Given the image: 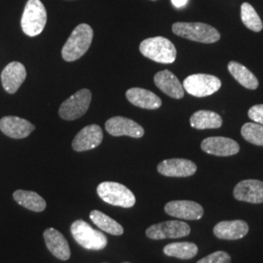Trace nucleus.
I'll return each instance as SVG.
<instances>
[{"label":"nucleus","mask_w":263,"mask_h":263,"mask_svg":"<svg viewBox=\"0 0 263 263\" xmlns=\"http://www.w3.org/2000/svg\"><path fill=\"white\" fill-rule=\"evenodd\" d=\"M228 70L230 74L233 76L240 84L244 86L245 88L250 90L257 89L258 87L257 78L246 66L237 62H230L228 64Z\"/></svg>","instance_id":"obj_24"},{"label":"nucleus","mask_w":263,"mask_h":263,"mask_svg":"<svg viewBox=\"0 0 263 263\" xmlns=\"http://www.w3.org/2000/svg\"><path fill=\"white\" fill-rule=\"evenodd\" d=\"M27 78V70L23 64L12 62L5 66L1 73V82L4 90L9 94H15Z\"/></svg>","instance_id":"obj_16"},{"label":"nucleus","mask_w":263,"mask_h":263,"mask_svg":"<svg viewBox=\"0 0 263 263\" xmlns=\"http://www.w3.org/2000/svg\"><path fill=\"white\" fill-rule=\"evenodd\" d=\"M33 124L16 116H5L0 119V130L12 139H25L34 131Z\"/></svg>","instance_id":"obj_17"},{"label":"nucleus","mask_w":263,"mask_h":263,"mask_svg":"<svg viewBox=\"0 0 263 263\" xmlns=\"http://www.w3.org/2000/svg\"><path fill=\"white\" fill-rule=\"evenodd\" d=\"M163 252L168 256L180 259H191L198 254V247L190 242L171 243L164 248Z\"/></svg>","instance_id":"obj_26"},{"label":"nucleus","mask_w":263,"mask_h":263,"mask_svg":"<svg viewBox=\"0 0 263 263\" xmlns=\"http://www.w3.org/2000/svg\"><path fill=\"white\" fill-rule=\"evenodd\" d=\"M97 192L107 204L122 208H132L136 204V197L129 188L121 183L104 181L98 185Z\"/></svg>","instance_id":"obj_5"},{"label":"nucleus","mask_w":263,"mask_h":263,"mask_svg":"<svg viewBox=\"0 0 263 263\" xmlns=\"http://www.w3.org/2000/svg\"><path fill=\"white\" fill-rule=\"evenodd\" d=\"M45 244L51 254L61 260H67L70 257V249L65 236L54 228H48L44 233Z\"/></svg>","instance_id":"obj_20"},{"label":"nucleus","mask_w":263,"mask_h":263,"mask_svg":"<svg viewBox=\"0 0 263 263\" xmlns=\"http://www.w3.org/2000/svg\"><path fill=\"white\" fill-rule=\"evenodd\" d=\"M70 231L76 242L87 250L100 251L107 245V238L104 233L96 230L82 219L74 221Z\"/></svg>","instance_id":"obj_6"},{"label":"nucleus","mask_w":263,"mask_h":263,"mask_svg":"<svg viewBox=\"0 0 263 263\" xmlns=\"http://www.w3.org/2000/svg\"><path fill=\"white\" fill-rule=\"evenodd\" d=\"M248 232V223L241 219L220 221L214 227V234L221 240H239Z\"/></svg>","instance_id":"obj_19"},{"label":"nucleus","mask_w":263,"mask_h":263,"mask_svg":"<svg viewBox=\"0 0 263 263\" xmlns=\"http://www.w3.org/2000/svg\"><path fill=\"white\" fill-rule=\"evenodd\" d=\"M188 0H172V3L174 4V6H176L177 8H181L183 6L186 5Z\"/></svg>","instance_id":"obj_31"},{"label":"nucleus","mask_w":263,"mask_h":263,"mask_svg":"<svg viewBox=\"0 0 263 263\" xmlns=\"http://www.w3.org/2000/svg\"><path fill=\"white\" fill-rule=\"evenodd\" d=\"M245 140L255 145L263 146V125L258 123H246L241 129Z\"/></svg>","instance_id":"obj_28"},{"label":"nucleus","mask_w":263,"mask_h":263,"mask_svg":"<svg viewBox=\"0 0 263 263\" xmlns=\"http://www.w3.org/2000/svg\"><path fill=\"white\" fill-rule=\"evenodd\" d=\"M190 125L198 130L217 129L222 125V118L214 111L199 110L190 117Z\"/></svg>","instance_id":"obj_22"},{"label":"nucleus","mask_w":263,"mask_h":263,"mask_svg":"<svg viewBox=\"0 0 263 263\" xmlns=\"http://www.w3.org/2000/svg\"><path fill=\"white\" fill-rule=\"evenodd\" d=\"M13 197L19 205L30 211L39 213L46 209V201L33 191L17 190L14 192Z\"/></svg>","instance_id":"obj_23"},{"label":"nucleus","mask_w":263,"mask_h":263,"mask_svg":"<svg viewBox=\"0 0 263 263\" xmlns=\"http://www.w3.org/2000/svg\"><path fill=\"white\" fill-rule=\"evenodd\" d=\"M238 201L261 204L263 203V181L257 179H246L240 181L233 191Z\"/></svg>","instance_id":"obj_15"},{"label":"nucleus","mask_w":263,"mask_h":263,"mask_svg":"<svg viewBox=\"0 0 263 263\" xmlns=\"http://www.w3.org/2000/svg\"><path fill=\"white\" fill-rule=\"evenodd\" d=\"M94 36L93 28L87 24L77 26L62 50V56L66 62H74L86 54Z\"/></svg>","instance_id":"obj_1"},{"label":"nucleus","mask_w":263,"mask_h":263,"mask_svg":"<svg viewBox=\"0 0 263 263\" xmlns=\"http://www.w3.org/2000/svg\"><path fill=\"white\" fill-rule=\"evenodd\" d=\"M190 226L183 221L169 220L154 224L146 229L145 234L152 240H163L167 238H182L190 234Z\"/></svg>","instance_id":"obj_9"},{"label":"nucleus","mask_w":263,"mask_h":263,"mask_svg":"<svg viewBox=\"0 0 263 263\" xmlns=\"http://www.w3.org/2000/svg\"><path fill=\"white\" fill-rule=\"evenodd\" d=\"M182 86L188 94L203 98L217 92L221 87V81L216 76L198 73L186 77Z\"/></svg>","instance_id":"obj_8"},{"label":"nucleus","mask_w":263,"mask_h":263,"mask_svg":"<svg viewBox=\"0 0 263 263\" xmlns=\"http://www.w3.org/2000/svg\"><path fill=\"white\" fill-rule=\"evenodd\" d=\"M241 19L245 26L253 31L259 32L262 29V22L260 20V17L250 3L245 2L242 4Z\"/></svg>","instance_id":"obj_27"},{"label":"nucleus","mask_w":263,"mask_h":263,"mask_svg":"<svg viewBox=\"0 0 263 263\" xmlns=\"http://www.w3.org/2000/svg\"><path fill=\"white\" fill-rule=\"evenodd\" d=\"M250 119L263 125V104H255L252 106L248 112Z\"/></svg>","instance_id":"obj_30"},{"label":"nucleus","mask_w":263,"mask_h":263,"mask_svg":"<svg viewBox=\"0 0 263 263\" xmlns=\"http://www.w3.org/2000/svg\"><path fill=\"white\" fill-rule=\"evenodd\" d=\"M105 130L113 137L128 136L135 139H140L144 135V130L140 124L122 116L109 118L105 122Z\"/></svg>","instance_id":"obj_10"},{"label":"nucleus","mask_w":263,"mask_h":263,"mask_svg":"<svg viewBox=\"0 0 263 263\" xmlns=\"http://www.w3.org/2000/svg\"><path fill=\"white\" fill-rule=\"evenodd\" d=\"M47 23V12L40 0H28L24 10L21 26L30 37L40 34Z\"/></svg>","instance_id":"obj_3"},{"label":"nucleus","mask_w":263,"mask_h":263,"mask_svg":"<svg viewBox=\"0 0 263 263\" xmlns=\"http://www.w3.org/2000/svg\"><path fill=\"white\" fill-rule=\"evenodd\" d=\"M92 101V93L88 89H82L66 100L59 109L60 116L67 120H76L87 112Z\"/></svg>","instance_id":"obj_7"},{"label":"nucleus","mask_w":263,"mask_h":263,"mask_svg":"<svg viewBox=\"0 0 263 263\" xmlns=\"http://www.w3.org/2000/svg\"><path fill=\"white\" fill-rule=\"evenodd\" d=\"M90 219L104 232H107L109 234L115 236L122 235L124 233V229L121 224H119L113 218L106 216L105 214L98 210L91 212Z\"/></svg>","instance_id":"obj_25"},{"label":"nucleus","mask_w":263,"mask_h":263,"mask_svg":"<svg viewBox=\"0 0 263 263\" xmlns=\"http://www.w3.org/2000/svg\"><path fill=\"white\" fill-rule=\"evenodd\" d=\"M104 139L103 130L99 125H89L79 132L72 141V148L77 152L91 151L98 147Z\"/></svg>","instance_id":"obj_13"},{"label":"nucleus","mask_w":263,"mask_h":263,"mask_svg":"<svg viewBox=\"0 0 263 263\" xmlns=\"http://www.w3.org/2000/svg\"><path fill=\"white\" fill-rule=\"evenodd\" d=\"M140 51L143 56L160 64H172L177 58L175 45L169 39L162 36L143 40L140 45Z\"/></svg>","instance_id":"obj_2"},{"label":"nucleus","mask_w":263,"mask_h":263,"mask_svg":"<svg viewBox=\"0 0 263 263\" xmlns=\"http://www.w3.org/2000/svg\"><path fill=\"white\" fill-rule=\"evenodd\" d=\"M157 171L165 177L187 178L196 173L197 166L190 160L173 158L162 161L157 166Z\"/></svg>","instance_id":"obj_11"},{"label":"nucleus","mask_w":263,"mask_h":263,"mask_svg":"<svg viewBox=\"0 0 263 263\" xmlns=\"http://www.w3.org/2000/svg\"><path fill=\"white\" fill-rule=\"evenodd\" d=\"M124 263H130V262H124Z\"/></svg>","instance_id":"obj_32"},{"label":"nucleus","mask_w":263,"mask_h":263,"mask_svg":"<svg viewBox=\"0 0 263 263\" xmlns=\"http://www.w3.org/2000/svg\"><path fill=\"white\" fill-rule=\"evenodd\" d=\"M197 263H231V256L226 252L218 251L203 257Z\"/></svg>","instance_id":"obj_29"},{"label":"nucleus","mask_w":263,"mask_h":263,"mask_svg":"<svg viewBox=\"0 0 263 263\" xmlns=\"http://www.w3.org/2000/svg\"><path fill=\"white\" fill-rule=\"evenodd\" d=\"M202 151L215 156H232L240 151V145L237 141L224 137H211L201 143Z\"/></svg>","instance_id":"obj_14"},{"label":"nucleus","mask_w":263,"mask_h":263,"mask_svg":"<svg viewBox=\"0 0 263 263\" xmlns=\"http://www.w3.org/2000/svg\"><path fill=\"white\" fill-rule=\"evenodd\" d=\"M154 83L164 94L171 98L179 100L184 96V89L179 78L168 69L156 73L154 76Z\"/></svg>","instance_id":"obj_18"},{"label":"nucleus","mask_w":263,"mask_h":263,"mask_svg":"<svg viewBox=\"0 0 263 263\" xmlns=\"http://www.w3.org/2000/svg\"><path fill=\"white\" fill-rule=\"evenodd\" d=\"M126 97L131 104L144 109H157L162 105V101L157 95L142 88L129 89Z\"/></svg>","instance_id":"obj_21"},{"label":"nucleus","mask_w":263,"mask_h":263,"mask_svg":"<svg viewBox=\"0 0 263 263\" xmlns=\"http://www.w3.org/2000/svg\"><path fill=\"white\" fill-rule=\"evenodd\" d=\"M173 32L191 41L200 43H215L220 39L216 28L203 23H176L173 25Z\"/></svg>","instance_id":"obj_4"},{"label":"nucleus","mask_w":263,"mask_h":263,"mask_svg":"<svg viewBox=\"0 0 263 263\" xmlns=\"http://www.w3.org/2000/svg\"><path fill=\"white\" fill-rule=\"evenodd\" d=\"M165 212L171 216L186 220H198L204 215V209L193 201H171L165 206Z\"/></svg>","instance_id":"obj_12"}]
</instances>
